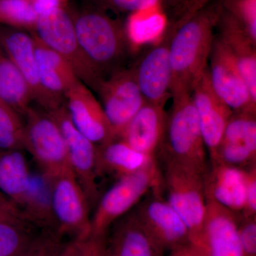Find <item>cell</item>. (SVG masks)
Instances as JSON below:
<instances>
[{
    "mask_svg": "<svg viewBox=\"0 0 256 256\" xmlns=\"http://www.w3.org/2000/svg\"><path fill=\"white\" fill-rule=\"evenodd\" d=\"M38 15L55 8H68V0H30Z\"/></svg>",
    "mask_w": 256,
    "mask_h": 256,
    "instance_id": "38",
    "label": "cell"
},
{
    "mask_svg": "<svg viewBox=\"0 0 256 256\" xmlns=\"http://www.w3.org/2000/svg\"><path fill=\"white\" fill-rule=\"evenodd\" d=\"M164 252L134 208L116 220L106 234L105 256H164Z\"/></svg>",
    "mask_w": 256,
    "mask_h": 256,
    "instance_id": "18",
    "label": "cell"
},
{
    "mask_svg": "<svg viewBox=\"0 0 256 256\" xmlns=\"http://www.w3.org/2000/svg\"><path fill=\"white\" fill-rule=\"evenodd\" d=\"M240 214L244 217L256 216V165L246 169L245 205Z\"/></svg>",
    "mask_w": 256,
    "mask_h": 256,
    "instance_id": "36",
    "label": "cell"
},
{
    "mask_svg": "<svg viewBox=\"0 0 256 256\" xmlns=\"http://www.w3.org/2000/svg\"><path fill=\"white\" fill-rule=\"evenodd\" d=\"M162 186V174L156 160L137 172L118 178L96 204L92 234L104 236L111 226L137 206L146 194L160 192Z\"/></svg>",
    "mask_w": 256,
    "mask_h": 256,
    "instance_id": "4",
    "label": "cell"
},
{
    "mask_svg": "<svg viewBox=\"0 0 256 256\" xmlns=\"http://www.w3.org/2000/svg\"><path fill=\"white\" fill-rule=\"evenodd\" d=\"M163 188L166 201L190 230L191 242L200 236L206 214L203 174L174 165H164Z\"/></svg>",
    "mask_w": 256,
    "mask_h": 256,
    "instance_id": "8",
    "label": "cell"
},
{
    "mask_svg": "<svg viewBox=\"0 0 256 256\" xmlns=\"http://www.w3.org/2000/svg\"><path fill=\"white\" fill-rule=\"evenodd\" d=\"M156 160L136 150L120 138L98 146L99 178L111 176L118 180L137 172Z\"/></svg>",
    "mask_w": 256,
    "mask_h": 256,
    "instance_id": "24",
    "label": "cell"
},
{
    "mask_svg": "<svg viewBox=\"0 0 256 256\" xmlns=\"http://www.w3.org/2000/svg\"><path fill=\"white\" fill-rule=\"evenodd\" d=\"M48 112L60 126L66 144L69 166L92 208L96 206L100 198L98 146L85 137L74 126L65 102L58 108Z\"/></svg>",
    "mask_w": 256,
    "mask_h": 256,
    "instance_id": "9",
    "label": "cell"
},
{
    "mask_svg": "<svg viewBox=\"0 0 256 256\" xmlns=\"http://www.w3.org/2000/svg\"><path fill=\"white\" fill-rule=\"evenodd\" d=\"M186 1V0H162L161 5H160L161 8L169 9L171 10L172 12L174 13V15H172L169 22L174 21L178 18Z\"/></svg>",
    "mask_w": 256,
    "mask_h": 256,
    "instance_id": "39",
    "label": "cell"
},
{
    "mask_svg": "<svg viewBox=\"0 0 256 256\" xmlns=\"http://www.w3.org/2000/svg\"><path fill=\"white\" fill-rule=\"evenodd\" d=\"M95 92L100 98L101 106L114 136L119 138L146 102L133 67L114 72L102 80Z\"/></svg>",
    "mask_w": 256,
    "mask_h": 256,
    "instance_id": "10",
    "label": "cell"
},
{
    "mask_svg": "<svg viewBox=\"0 0 256 256\" xmlns=\"http://www.w3.org/2000/svg\"><path fill=\"white\" fill-rule=\"evenodd\" d=\"M171 254L172 256H203L198 249L191 242L188 245L173 250Z\"/></svg>",
    "mask_w": 256,
    "mask_h": 256,
    "instance_id": "40",
    "label": "cell"
},
{
    "mask_svg": "<svg viewBox=\"0 0 256 256\" xmlns=\"http://www.w3.org/2000/svg\"><path fill=\"white\" fill-rule=\"evenodd\" d=\"M32 173L21 150H0V192L18 210L32 186Z\"/></svg>",
    "mask_w": 256,
    "mask_h": 256,
    "instance_id": "25",
    "label": "cell"
},
{
    "mask_svg": "<svg viewBox=\"0 0 256 256\" xmlns=\"http://www.w3.org/2000/svg\"><path fill=\"white\" fill-rule=\"evenodd\" d=\"M213 1L214 0H186L181 13L174 21L172 22V23L178 28L193 15Z\"/></svg>",
    "mask_w": 256,
    "mask_h": 256,
    "instance_id": "37",
    "label": "cell"
},
{
    "mask_svg": "<svg viewBox=\"0 0 256 256\" xmlns=\"http://www.w3.org/2000/svg\"><path fill=\"white\" fill-rule=\"evenodd\" d=\"M222 4L256 43V0H222Z\"/></svg>",
    "mask_w": 256,
    "mask_h": 256,
    "instance_id": "32",
    "label": "cell"
},
{
    "mask_svg": "<svg viewBox=\"0 0 256 256\" xmlns=\"http://www.w3.org/2000/svg\"><path fill=\"white\" fill-rule=\"evenodd\" d=\"M65 105L74 126L94 144L116 139L100 102L80 80L66 92Z\"/></svg>",
    "mask_w": 256,
    "mask_h": 256,
    "instance_id": "15",
    "label": "cell"
},
{
    "mask_svg": "<svg viewBox=\"0 0 256 256\" xmlns=\"http://www.w3.org/2000/svg\"><path fill=\"white\" fill-rule=\"evenodd\" d=\"M0 46L22 76L31 92L32 100L47 112L53 110L50 99L40 84L32 34L0 25Z\"/></svg>",
    "mask_w": 256,
    "mask_h": 256,
    "instance_id": "19",
    "label": "cell"
},
{
    "mask_svg": "<svg viewBox=\"0 0 256 256\" xmlns=\"http://www.w3.org/2000/svg\"><path fill=\"white\" fill-rule=\"evenodd\" d=\"M204 190L207 202L242 214L245 205L246 169L223 163L210 162L203 174Z\"/></svg>",
    "mask_w": 256,
    "mask_h": 256,
    "instance_id": "20",
    "label": "cell"
},
{
    "mask_svg": "<svg viewBox=\"0 0 256 256\" xmlns=\"http://www.w3.org/2000/svg\"><path fill=\"white\" fill-rule=\"evenodd\" d=\"M38 15L30 0H0V25L34 33Z\"/></svg>",
    "mask_w": 256,
    "mask_h": 256,
    "instance_id": "30",
    "label": "cell"
},
{
    "mask_svg": "<svg viewBox=\"0 0 256 256\" xmlns=\"http://www.w3.org/2000/svg\"><path fill=\"white\" fill-rule=\"evenodd\" d=\"M20 212L38 229H56L50 181L42 173L32 174V186Z\"/></svg>",
    "mask_w": 256,
    "mask_h": 256,
    "instance_id": "28",
    "label": "cell"
},
{
    "mask_svg": "<svg viewBox=\"0 0 256 256\" xmlns=\"http://www.w3.org/2000/svg\"><path fill=\"white\" fill-rule=\"evenodd\" d=\"M41 229L16 207L0 214V256H24Z\"/></svg>",
    "mask_w": 256,
    "mask_h": 256,
    "instance_id": "26",
    "label": "cell"
},
{
    "mask_svg": "<svg viewBox=\"0 0 256 256\" xmlns=\"http://www.w3.org/2000/svg\"><path fill=\"white\" fill-rule=\"evenodd\" d=\"M170 256H172V254H171V255H170Z\"/></svg>",
    "mask_w": 256,
    "mask_h": 256,
    "instance_id": "43",
    "label": "cell"
},
{
    "mask_svg": "<svg viewBox=\"0 0 256 256\" xmlns=\"http://www.w3.org/2000/svg\"><path fill=\"white\" fill-rule=\"evenodd\" d=\"M216 28L220 32L217 36L232 54L256 100V43L223 8Z\"/></svg>",
    "mask_w": 256,
    "mask_h": 256,
    "instance_id": "23",
    "label": "cell"
},
{
    "mask_svg": "<svg viewBox=\"0 0 256 256\" xmlns=\"http://www.w3.org/2000/svg\"><path fill=\"white\" fill-rule=\"evenodd\" d=\"M240 214L207 202L200 236L191 242L203 256H242L238 224Z\"/></svg>",
    "mask_w": 256,
    "mask_h": 256,
    "instance_id": "14",
    "label": "cell"
},
{
    "mask_svg": "<svg viewBox=\"0 0 256 256\" xmlns=\"http://www.w3.org/2000/svg\"><path fill=\"white\" fill-rule=\"evenodd\" d=\"M33 34L64 57L79 80L95 92L102 80L82 52L68 8H55L38 15Z\"/></svg>",
    "mask_w": 256,
    "mask_h": 256,
    "instance_id": "6",
    "label": "cell"
},
{
    "mask_svg": "<svg viewBox=\"0 0 256 256\" xmlns=\"http://www.w3.org/2000/svg\"><path fill=\"white\" fill-rule=\"evenodd\" d=\"M68 242L56 229H41L24 256H62Z\"/></svg>",
    "mask_w": 256,
    "mask_h": 256,
    "instance_id": "31",
    "label": "cell"
},
{
    "mask_svg": "<svg viewBox=\"0 0 256 256\" xmlns=\"http://www.w3.org/2000/svg\"><path fill=\"white\" fill-rule=\"evenodd\" d=\"M68 11L82 52L102 80L124 68L134 50L127 24L97 6Z\"/></svg>",
    "mask_w": 256,
    "mask_h": 256,
    "instance_id": "2",
    "label": "cell"
},
{
    "mask_svg": "<svg viewBox=\"0 0 256 256\" xmlns=\"http://www.w3.org/2000/svg\"><path fill=\"white\" fill-rule=\"evenodd\" d=\"M238 233L242 256H256V216L239 218Z\"/></svg>",
    "mask_w": 256,
    "mask_h": 256,
    "instance_id": "35",
    "label": "cell"
},
{
    "mask_svg": "<svg viewBox=\"0 0 256 256\" xmlns=\"http://www.w3.org/2000/svg\"><path fill=\"white\" fill-rule=\"evenodd\" d=\"M176 28L166 25L160 42L144 52L132 66L146 102L164 106L171 96L170 46Z\"/></svg>",
    "mask_w": 256,
    "mask_h": 256,
    "instance_id": "12",
    "label": "cell"
},
{
    "mask_svg": "<svg viewBox=\"0 0 256 256\" xmlns=\"http://www.w3.org/2000/svg\"><path fill=\"white\" fill-rule=\"evenodd\" d=\"M13 207H16L13 204L10 203L8 204L0 205V214L5 212V210H10V208H13Z\"/></svg>",
    "mask_w": 256,
    "mask_h": 256,
    "instance_id": "41",
    "label": "cell"
},
{
    "mask_svg": "<svg viewBox=\"0 0 256 256\" xmlns=\"http://www.w3.org/2000/svg\"><path fill=\"white\" fill-rule=\"evenodd\" d=\"M23 117L0 99V150L24 151Z\"/></svg>",
    "mask_w": 256,
    "mask_h": 256,
    "instance_id": "29",
    "label": "cell"
},
{
    "mask_svg": "<svg viewBox=\"0 0 256 256\" xmlns=\"http://www.w3.org/2000/svg\"><path fill=\"white\" fill-rule=\"evenodd\" d=\"M0 99L13 108L22 117L33 101L28 84L1 46Z\"/></svg>",
    "mask_w": 256,
    "mask_h": 256,
    "instance_id": "27",
    "label": "cell"
},
{
    "mask_svg": "<svg viewBox=\"0 0 256 256\" xmlns=\"http://www.w3.org/2000/svg\"><path fill=\"white\" fill-rule=\"evenodd\" d=\"M208 73L214 90L234 112L256 111V100L236 62L217 36L210 50Z\"/></svg>",
    "mask_w": 256,
    "mask_h": 256,
    "instance_id": "11",
    "label": "cell"
},
{
    "mask_svg": "<svg viewBox=\"0 0 256 256\" xmlns=\"http://www.w3.org/2000/svg\"><path fill=\"white\" fill-rule=\"evenodd\" d=\"M23 118L24 150L31 154L40 172L52 180L70 170L65 140L50 114L38 106H31Z\"/></svg>",
    "mask_w": 256,
    "mask_h": 256,
    "instance_id": "5",
    "label": "cell"
},
{
    "mask_svg": "<svg viewBox=\"0 0 256 256\" xmlns=\"http://www.w3.org/2000/svg\"><path fill=\"white\" fill-rule=\"evenodd\" d=\"M102 9L136 13L161 5L162 0H88Z\"/></svg>",
    "mask_w": 256,
    "mask_h": 256,
    "instance_id": "34",
    "label": "cell"
},
{
    "mask_svg": "<svg viewBox=\"0 0 256 256\" xmlns=\"http://www.w3.org/2000/svg\"><path fill=\"white\" fill-rule=\"evenodd\" d=\"M166 117L164 106L146 102L119 138L140 152L156 159L164 140Z\"/></svg>",
    "mask_w": 256,
    "mask_h": 256,
    "instance_id": "22",
    "label": "cell"
},
{
    "mask_svg": "<svg viewBox=\"0 0 256 256\" xmlns=\"http://www.w3.org/2000/svg\"><path fill=\"white\" fill-rule=\"evenodd\" d=\"M10 203H12V202H10L9 200L0 192V205L8 204Z\"/></svg>",
    "mask_w": 256,
    "mask_h": 256,
    "instance_id": "42",
    "label": "cell"
},
{
    "mask_svg": "<svg viewBox=\"0 0 256 256\" xmlns=\"http://www.w3.org/2000/svg\"><path fill=\"white\" fill-rule=\"evenodd\" d=\"M214 162L242 169L256 165V111L233 112L210 162Z\"/></svg>",
    "mask_w": 256,
    "mask_h": 256,
    "instance_id": "16",
    "label": "cell"
},
{
    "mask_svg": "<svg viewBox=\"0 0 256 256\" xmlns=\"http://www.w3.org/2000/svg\"><path fill=\"white\" fill-rule=\"evenodd\" d=\"M50 181L57 232L69 240L92 235V208L72 170Z\"/></svg>",
    "mask_w": 256,
    "mask_h": 256,
    "instance_id": "7",
    "label": "cell"
},
{
    "mask_svg": "<svg viewBox=\"0 0 256 256\" xmlns=\"http://www.w3.org/2000/svg\"><path fill=\"white\" fill-rule=\"evenodd\" d=\"M152 194L134 208L143 226L165 250L173 252L190 244V230L182 218L160 192Z\"/></svg>",
    "mask_w": 256,
    "mask_h": 256,
    "instance_id": "13",
    "label": "cell"
},
{
    "mask_svg": "<svg viewBox=\"0 0 256 256\" xmlns=\"http://www.w3.org/2000/svg\"><path fill=\"white\" fill-rule=\"evenodd\" d=\"M158 156L164 165H174L202 174L208 169L210 159L192 95L172 99Z\"/></svg>",
    "mask_w": 256,
    "mask_h": 256,
    "instance_id": "3",
    "label": "cell"
},
{
    "mask_svg": "<svg viewBox=\"0 0 256 256\" xmlns=\"http://www.w3.org/2000/svg\"><path fill=\"white\" fill-rule=\"evenodd\" d=\"M222 10V0H214L175 31L170 46L172 99L192 95L197 82L208 68L215 37L214 30Z\"/></svg>",
    "mask_w": 256,
    "mask_h": 256,
    "instance_id": "1",
    "label": "cell"
},
{
    "mask_svg": "<svg viewBox=\"0 0 256 256\" xmlns=\"http://www.w3.org/2000/svg\"><path fill=\"white\" fill-rule=\"evenodd\" d=\"M32 34L34 42L40 84L55 110L65 102L67 90L80 80L64 57L47 46L36 35Z\"/></svg>",
    "mask_w": 256,
    "mask_h": 256,
    "instance_id": "21",
    "label": "cell"
},
{
    "mask_svg": "<svg viewBox=\"0 0 256 256\" xmlns=\"http://www.w3.org/2000/svg\"><path fill=\"white\" fill-rule=\"evenodd\" d=\"M105 236L92 235L69 240L62 256H105Z\"/></svg>",
    "mask_w": 256,
    "mask_h": 256,
    "instance_id": "33",
    "label": "cell"
},
{
    "mask_svg": "<svg viewBox=\"0 0 256 256\" xmlns=\"http://www.w3.org/2000/svg\"><path fill=\"white\" fill-rule=\"evenodd\" d=\"M192 97L210 162L214 159L234 111L214 90L208 66L194 88Z\"/></svg>",
    "mask_w": 256,
    "mask_h": 256,
    "instance_id": "17",
    "label": "cell"
}]
</instances>
